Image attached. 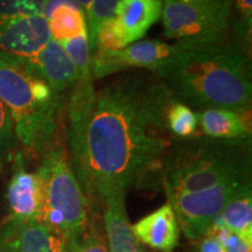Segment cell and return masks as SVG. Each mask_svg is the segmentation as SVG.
Listing matches in <instances>:
<instances>
[{"label":"cell","instance_id":"6","mask_svg":"<svg viewBox=\"0 0 252 252\" xmlns=\"http://www.w3.org/2000/svg\"><path fill=\"white\" fill-rule=\"evenodd\" d=\"M161 19L167 39L215 42L226 37L231 0H162Z\"/></svg>","mask_w":252,"mask_h":252},{"label":"cell","instance_id":"29","mask_svg":"<svg viewBox=\"0 0 252 252\" xmlns=\"http://www.w3.org/2000/svg\"><path fill=\"white\" fill-rule=\"evenodd\" d=\"M74 1L76 2V4L80 6L82 9H83L84 13H87L88 8H89V6H90L91 1H93V0H74Z\"/></svg>","mask_w":252,"mask_h":252},{"label":"cell","instance_id":"19","mask_svg":"<svg viewBox=\"0 0 252 252\" xmlns=\"http://www.w3.org/2000/svg\"><path fill=\"white\" fill-rule=\"evenodd\" d=\"M166 125L171 135L181 140L196 137L198 128L196 112L187 104L173 97L166 110Z\"/></svg>","mask_w":252,"mask_h":252},{"label":"cell","instance_id":"20","mask_svg":"<svg viewBox=\"0 0 252 252\" xmlns=\"http://www.w3.org/2000/svg\"><path fill=\"white\" fill-rule=\"evenodd\" d=\"M19 141L14 131V124L8 110L0 100V169L12 163L17 154Z\"/></svg>","mask_w":252,"mask_h":252},{"label":"cell","instance_id":"12","mask_svg":"<svg viewBox=\"0 0 252 252\" xmlns=\"http://www.w3.org/2000/svg\"><path fill=\"white\" fill-rule=\"evenodd\" d=\"M132 231L138 242L161 252L174 251L180 238L178 220L169 203L132 224Z\"/></svg>","mask_w":252,"mask_h":252},{"label":"cell","instance_id":"15","mask_svg":"<svg viewBox=\"0 0 252 252\" xmlns=\"http://www.w3.org/2000/svg\"><path fill=\"white\" fill-rule=\"evenodd\" d=\"M0 244L12 252H68L61 236L37 220L5 226Z\"/></svg>","mask_w":252,"mask_h":252},{"label":"cell","instance_id":"23","mask_svg":"<svg viewBox=\"0 0 252 252\" xmlns=\"http://www.w3.org/2000/svg\"><path fill=\"white\" fill-rule=\"evenodd\" d=\"M207 232L215 236L220 242V244L224 247L226 252H252V244L244 242L238 235L230 231L229 229H226L224 225L216 220L212 223Z\"/></svg>","mask_w":252,"mask_h":252},{"label":"cell","instance_id":"8","mask_svg":"<svg viewBox=\"0 0 252 252\" xmlns=\"http://www.w3.org/2000/svg\"><path fill=\"white\" fill-rule=\"evenodd\" d=\"M193 43L196 42L166 43L159 40H145L118 50L96 48L90 55L91 76L98 80L127 69H146L156 72Z\"/></svg>","mask_w":252,"mask_h":252},{"label":"cell","instance_id":"2","mask_svg":"<svg viewBox=\"0 0 252 252\" xmlns=\"http://www.w3.org/2000/svg\"><path fill=\"white\" fill-rule=\"evenodd\" d=\"M156 75L176 99L190 108L251 110L250 63L241 47L226 37L193 43Z\"/></svg>","mask_w":252,"mask_h":252},{"label":"cell","instance_id":"9","mask_svg":"<svg viewBox=\"0 0 252 252\" xmlns=\"http://www.w3.org/2000/svg\"><path fill=\"white\" fill-rule=\"evenodd\" d=\"M13 174L7 188L8 217L5 226H17L39 220L41 209V188L35 173L25 167L24 153L18 151L14 156Z\"/></svg>","mask_w":252,"mask_h":252},{"label":"cell","instance_id":"11","mask_svg":"<svg viewBox=\"0 0 252 252\" xmlns=\"http://www.w3.org/2000/svg\"><path fill=\"white\" fill-rule=\"evenodd\" d=\"M161 12L162 0H119L112 18L124 47L143 39Z\"/></svg>","mask_w":252,"mask_h":252},{"label":"cell","instance_id":"18","mask_svg":"<svg viewBox=\"0 0 252 252\" xmlns=\"http://www.w3.org/2000/svg\"><path fill=\"white\" fill-rule=\"evenodd\" d=\"M48 27L53 40L62 41L87 34L86 13L78 5H61L48 18Z\"/></svg>","mask_w":252,"mask_h":252},{"label":"cell","instance_id":"28","mask_svg":"<svg viewBox=\"0 0 252 252\" xmlns=\"http://www.w3.org/2000/svg\"><path fill=\"white\" fill-rule=\"evenodd\" d=\"M61 5H77L74 0H46L45 7H43V13L42 15L45 17L47 20L52 14V12L58 7V6Z\"/></svg>","mask_w":252,"mask_h":252},{"label":"cell","instance_id":"31","mask_svg":"<svg viewBox=\"0 0 252 252\" xmlns=\"http://www.w3.org/2000/svg\"><path fill=\"white\" fill-rule=\"evenodd\" d=\"M139 252H151V251H147V250H144V249H139Z\"/></svg>","mask_w":252,"mask_h":252},{"label":"cell","instance_id":"3","mask_svg":"<svg viewBox=\"0 0 252 252\" xmlns=\"http://www.w3.org/2000/svg\"><path fill=\"white\" fill-rule=\"evenodd\" d=\"M160 167L167 197L247 180L251 179V140H180L169 145Z\"/></svg>","mask_w":252,"mask_h":252},{"label":"cell","instance_id":"26","mask_svg":"<svg viewBox=\"0 0 252 252\" xmlns=\"http://www.w3.org/2000/svg\"><path fill=\"white\" fill-rule=\"evenodd\" d=\"M198 252H226L224 247L220 244V242L215 236L212 234H207L200 239L198 245Z\"/></svg>","mask_w":252,"mask_h":252},{"label":"cell","instance_id":"1","mask_svg":"<svg viewBox=\"0 0 252 252\" xmlns=\"http://www.w3.org/2000/svg\"><path fill=\"white\" fill-rule=\"evenodd\" d=\"M173 97L160 80L135 75L94 93L81 141L68 154L90 210L161 166L172 144L166 110Z\"/></svg>","mask_w":252,"mask_h":252},{"label":"cell","instance_id":"21","mask_svg":"<svg viewBox=\"0 0 252 252\" xmlns=\"http://www.w3.org/2000/svg\"><path fill=\"white\" fill-rule=\"evenodd\" d=\"M118 2L119 0H93L91 1L86 13L88 41H89L91 53L96 48V36L99 26L106 19L112 17Z\"/></svg>","mask_w":252,"mask_h":252},{"label":"cell","instance_id":"22","mask_svg":"<svg viewBox=\"0 0 252 252\" xmlns=\"http://www.w3.org/2000/svg\"><path fill=\"white\" fill-rule=\"evenodd\" d=\"M232 27L235 33L250 43L252 28V0H231Z\"/></svg>","mask_w":252,"mask_h":252},{"label":"cell","instance_id":"7","mask_svg":"<svg viewBox=\"0 0 252 252\" xmlns=\"http://www.w3.org/2000/svg\"><path fill=\"white\" fill-rule=\"evenodd\" d=\"M248 185H251V179L226 182L197 193L168 197V203L174 210L184 235L196 242L206 235L225 204Z\"/></svg>","mask_w":252,"mask_h":252},{"label":"cell","instance_id":"5","mask_svg":"<svg viewBox=\"0 0 252 252\" xmlns=\"http://www.w3.org/2000/svg\"><path fill=\"white\" fill-rule=\"evenodd\" d=\"M35 174L41 188L37 222L61 236L69 250L89 231L90 208L62 145L56 143L43 156Z\"/></svg>","mask_w":252,"mask_h":252},{"label":"cell","instance_id":"4","mask_svg":"<svg viewBox=\"0 0 252 252\" xmlns=\"http://www.w3.org/2000/svg\"><path fill=\"white\" fill-rule=\"evenodd\" d=\"M0 100L7 108L19 144L45 156L56 144L62 97L26 60L0 53Z\"/></svg>","mask_w":252,"mask_h":252},{"label":"cell","instance_id":"30","mask_svg":"<svg viewBox=\"0 0 252 252\" xmlns=\"http://www.w3.org/2000/svg\"><path fill=\"white\" fill-rule=\"evenodd\" d=\"M0 252H12L11 250H9V249H7L5 247V245H2V244H0Z\"/></svg>","mask_w":252,"mask_h":252},{"label":"cell","instance_id":"24","mask_svg":"<svg viewBox=\"0 0 252 252\" xmlns=\"http://www.w3.org/2000/svg\"><path fill=\"white\" fill-rule=\"evenodd\" d=\"M68 252H110V250L99 235L88 231L82 241L69 249Z\"/></svg>","mask_w":252,"mask_h":252},{"label":"cell","instance_id":"27","mask_svg":"<svg viewBox=\"0 0 252 252\" xmlns=\"http://www.w3.org/2000/svg\"><path fill=\"white\" fill-rule=\"evenodd\" d=\"M46 0H24L21 15H42Z\"/></svg>","mask_w":252,"mask_h":252},{"label":"cell","instance_id":"17","mask_svg":"<svg viewBox=\"0 0 252 252\" xmlns=\"http://www.w3.org/2000/svg\"><path fill=\"white\" fill-rule=\"evenodd\" d=\"M216 222L224 225L230 231L252 244V189L251 185L242 189L236 196L223 208Z\"/></svg>","mask_w":252,"mask_h":252},{"label":"cell","instance_id":"14","mask_svg":"<svg viewBox=\"0 0 252 252\" xmlns=\"http://www.w3.org/2000/svg\"><path fill=\"white\" fill-rule=\"evenodd\" d=\"M36 69L56 94H62L76 83L78 74L74 63L60 42L50 40L33 59L26 60Z\"/></svg>","mask_w":252,"mask_h":252},{"label":"cell","instance_id":"25","mask_svg":"<svg viewBox=\"0 0 252 252\" xmlns=\"http://www.w3.org/2000/svg\"><path fill=\"white\" fill-rule=\"evenodd\" d=\"M24 0H0V25L21 15Z\"/></svg>","mask_w":252,"mask_h":252},{"label":"cell","instance_id":"16","mask_svg":"<svg viewBox=\"0 0 252 252\" xmlns=\"http://www.w3.org/2000/svg\"><path fill=\"white\" fill-rule=\"evenodd\" d=\"M126 193H115L103 204V220L110 252H139L125 204Z\"/></svg>","mask_w":252,"mask_h":252},{"label":"cell","instance_id":"10","mask_svg":"<svg viewBox=\"0 0 252 252\" xmlns=\"http://www.w3.org/2000/svg\"><path fill=\"white\" fill-rule=\"evenodd\" d=\"M52 40L43 15H19L0 25L2 53L31 60Z\"/></svg>","mask_w":252,"mask_h":252},{"label":"cell","instance_id":"13","mask_svg":"<svg viewBox=\"0 0 252 252\" xmlns=\"http://www.w3.org/2000/svg\"><path fill=\"white\" fill-rule=\"evenodd\" d=\"M195 112L198 127L206 137L219 140H251V110L210 108Z\"/></svg>","mask_w":252,"mask_h":252}]
</instances>
